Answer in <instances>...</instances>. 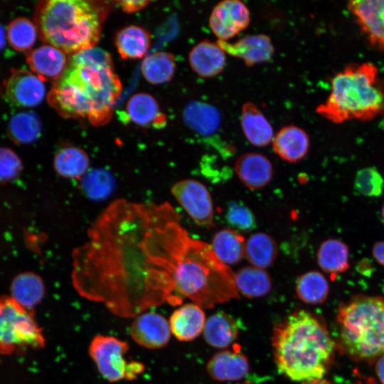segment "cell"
I'll list each match as a JSON object with an SVG mask.
<instances>
[{
	"label": "cell",
	"instance_id": "7a4b0ae2",
	"mask_svg": "<svg viewBox=\"0 0 384 384\" xmlns=\"http://www.w3.org/2000/svg\"><path fill=\"white\" fill-rule=\"evenodd\" d=\"M122 84L113 65L92 64L68 58V64L53 82L48 104L65 118H87L93 125L107 123Z\"/></svg>",
	"mask_w": 384,
	"mask_h": 384
},
{
	"label": "cell",
	"instance_id": "ab89813d",
	"mask_svg": "<svg viewBox=\"0 0 384 384\" xmlns=\"http://www.w3.org/2000/svg\"><path fill=\"white\" fill-rule=\"evenodd\" d=\"M23 170V163L18 154L7 147H0V183L16 179Z\"/></svg>",
	"mask_w": 384,
	"mask_h": 384
},
{
	"label": "cell",
	"instance_id": "836d02e7",
	"mask_svg": "<svg viewBox=\"0 0 384 384\" xmlns=\"http://www.w3.org/2000/svg\"><path fill=\"white\" fill-rule=\"evenodd\" d=\"M41 132V122L33 112H21L14 114L7 127L9 138L16 144L35 142Z\"/></svg>",
	"mask_w": 384,
	"mask_h": 384
},
{
	"label": "cell",
	"instance_id": "74e56055",
	"mask_svg": "<svg viewBox=\"0 0 384 384\" xmlns=\"http://www.w3.org/2000/svg\"><path fill=\"white\" fill-rule=\"evenodd\" d=\"M354 188L364 196L378 197L383 191L384 179L375 168L365 167L357 171Z\"/></svg>",
	"mask_w": 384,
	"mask_h": 384
},
{
	"label": "cell",
	"instance_id": "7402d4cb",
	"mask_svg": "<svg viewBox=\"0 0 384 384\" xmlns=\"http://www.w3.org/2000/svg\"><path fill=\"white\" fill-rule=\"evenodd\" d=\"M9 292V296L19 305L33 311L45 296L46 287L38 274L26 271L14 276L10 284Z\"/></svg>",
	"mask_w": 384,
	"mask_h": 384
},
{
	"label": "cell",
	"instance_id": "52a82bcc",
	"mask_svg": "<svg viewBox=\"0 0 384 384\" xmlns=\"http://www.w3.org/2000/svg\"><path fill=\"white\" fill-rule=\"evenodd\" d=\"M344 352L356 361L384 355V298L360 295L340 306L336 317Z\"/></svg>",
	"mask_w": 384,
	"mask_h": 384
},
{
	"label": "cell",
	"instance_id": "3957f363",
	"mask_svg": "<svg viewBox=\"0 0 384 384\" xmlns=\"http://www.w3.org/2000/svg\"><path fill=\"white\" fill-rule=\"evenodd\" d=\"M272 346L278 370L293 381L323 378L334 351L324 325L306 310L294 312L275 326Z\"/></svg>",
	"mask_w": 384,
	"mask_h": 384
},
{
	"label": "cell",
	"instance_id": "d6986e66",
	"mask_svg": "<svg viewBox=\"0 0 384 384\" xmlns=\"http://www.w3.org/2000/svg\"><path fill=\"white\" fill-rule=\"evenodd\" d=\"M192 70L200 77L210 78L220 74L226 63V53L217 42L208 39L195 45L188 54Z\"/></svg>",
	"mask_w": 384,
	"mask_h": 384
},
{
	"label": "cell",
	"instance_id": "4316f807",
	"mask_svg": "<svg viewBox=\"0 0 384 384\" xmlns=\"http://www.w3.org/2000/svg\"><path fill=\"white\" fill-rule=\"evenodd\" d=\"M235 285L239 294L255 299L267 295L272 289V279L265 270L252 265L245 266L235 273Z\"/></svg>",
	"mask_w": 384,
	"mask_h": 384
},
{
	"label": "cell",
	"instance_id": "7c38bea8",
	"mask_svg": "<svg viewBox=\"0 0 384 384\" xmlns=\"http://www.w3.org/2000/svg\"><path fill=\"white\" fill-rule=\"evenodd\" d=\"M45 82L25 69H12L4 83V94L16 106L31 107L39 105L46 95Z\"/></svg>",
	"mask_w": 384,
	"mask_h": 384
},
{
	"label": "cell",
	"instance_id": "b9f144b4",
	"mask_svg": "<svg viewBox=\"0 0 384 384\" xmlns=\"http://www.w3.org/2000/svg\"><path fill=\"white\" fill-rule=\"evenodd\" d=\"M372 254L377 262L384 267V240L378 241L374 243L372 248Z\"/></svg>",
	"mask_w": 384,
	"mask_h": 384
},
{
	"label": "cell",
	"instance_id": "5b68a950",
	"mask_svg": "<svg viewBox=\"0 0 384 384\" xmlns=\"http://www.w3.org/2000/svg\"><path fill=\"white\" fill-rule=\"evenodd\" d=\"M109 10L99 1H41L33 22L43 43L73 55L98 43Z\"/></svg>",
	"mask_w": 384,
	"mask_h": 384
},
{
	"label": "cell",
	"instance_id": "6da1fadb",
	"mask_svg": "<svg viewBox=\"0 0 384 384\" xmlns=\"http://www.w3.org/2000/svg\"><path fill=\"white\" fill-rule=\"evenodd\" d=\"M186 230L168 202L113 201L72 252L75 289L124 318L165 303L178 304L174 257Z\"/></svg>",
	"mask_w": 384,
	"mask_h": 384
},
{
	"label": "cell",
	"instance_id": "ba28073f",
	"mask_svg": "<svg viewBox=\"0 0 384 384\" xmlns=\"http://www.w3.org/2000/svg\"><path fill=\"white\" fill-rule=\"evenodd\" d=\"M42 329L33 317L9 295L0 296V355L20 353L45 346Z\"/></svg>",
	"mask_w": 384,
	"mask_h": 384
},
{
	"label": "cell",
	"instance_id": "bcb514c9",
	"mask_svg": "<svg viewBox=\"0 0 384 384\" xmlns=\"http://www.w3.org/2000/svg\"><path fill=\"white\" fill-rule=\"evenodd\" d=\"M381 218H382V221H383V225H384V203H383L382 208H381Z\"/></svg>",
	"mask_w": 384,
	"mask_h": 384
},
{
	"label": "cell",
	"instance_id": "d4e9b609",
	"mask_svg": "<svg viewBox=\"0 0 384 384\" xmlns=\"http://www.w3.org/2000/svg\"><path fill=\"white\" fill-rule=\"evenodd\" d=\"M203 333L208 345L225 348L236 340L239 328L233 317L223 311H218L208 318Z\"/></svg>",
	"mask_w": 384,
	"mask_h": 384
},
{
	"label": "cell",
	"instance_id": "8d00e7d4",
	"mask_svg": "<svg viewBox=\"0 0 384 384\" xmlns=\"http://www.w3.org/2000/svg\"><path fill=\"white\" fill-rule=\"evenodd\" d=\"M84 193L90 198L99 201L107 198L114 188V179L112 174L103 169L87 172L81 183Z\"/></svg>",
	"mask_w": 384,
	"mask_h": 384
},
{
	"label": "cell",
	"instance_id": "44dd1931",
	"mask_svg": "<svg viewBox=\"0 0 384 384\" xmlns=\"http://www.w3.org/2000/svg\"><path fill=\"white\" fill-rule=\"evenodd\" d=\"M206 321L203 309L194 303H187L173 311L169 323L177 340L191 341L203 332Z\"/></svg>",
	"mask_w": 384,
	"mask_h": 384
},
{
	"label": "cell",
	"instance_id": "8992f818",
	"mask_svg": "<svg viewBox=\"0 0 384 384\" xmlns=\"http://www.w3.org/2000/svg\"><path fill=\"white\" fill-rule=\"evenodd\" d=\"M316 111L336 124L383 115L384 78L371 63L350 64L331 78L330 93Z\"/></svg>",
	"mask_w": 384,
	"mask_h": 384
},
{
	"label": "cell",
	"instance_id": "7bdbcfd3",
	"mask_svg": "<svg viewBox=\"0 0 384 384\" xmlns=\"http://www.w3.org/2000/svg\"><path fill=\"white\" fill-rule=\"evenodd\" d=\"M375 373L381 384H384V355L377 359Z\"/></svg>",
	"mask_w": 384,
	"mask_h": 384
},
{
	"label": "cell",
	"instance_id": "f6af8a7d",
	"mask_svg": "<svg viewBox=\"0 0 384 384\" xmlns=\"http://www.w3.org/2000/svg\"><path fill=\"white\" fill-rule=\"evenodd\" d=\"M302 384H331L329 381L323 379H314L309 381L303 382Z\"/></svg>",
	"mask_w": 384,
	"mask_h": 384
},
{
	"label": "cell",
	"instance_id": "277c9868",
	"mask_svg": "<svg viewBox=\"0 0 384 384\" xmlns=\"http://www.w3.org/2000/svg\"><path fill=\"white\" fill-rule=\"evenodd\" d=\"M176 292L202 309L238 299L235 273L215 254L210 245L186 231L174 258Z\"/></svg>",
	"mask_w": 384,
	"mask_h": 384
},
{
	"label": "cell",
	"instance_id": "83f0119b",
	"mask_svg": "<svg viewBox=\"0 0 384 384\" xmlns=\"http://www.w3.org/2000/svg\"><path fill=\"white\" fill-rule=\"evenodd\" d=\"M316 261L319 267L330 274H337L349 268V249L342 240L329 238L319 247Z\"/></svg>",
	"mask_w": 384,
	"mask_h": 384
},
{
	"label": "cell",
	"instance_id": "4fadbf2b",
	"mask_svg": "<svg viewBox=\"0 0 384 384\" xmlns=\"http://www.w3.org/2000/svg\"><path fill=\"white\" fill-rule=\"evenodd\" d=\"M130 336L139 346L149 349L164 347L171 338L169 321L160 314L148 311L135 317L130 326Z\"/></svg>",
	"mask_w": 384,
	"mask_h": 384
},
{
	"label": "cell",
	"instance_id": "e0dca14e",
	"mask_svg": "<svg viewBox=\"0 0 384 384\" xmlns=\"http://www.w3.org/2000/svg\"><path fill=\"white\" fill-rule=\"evenodd\" d=\"M234 169L242 183L250 190L267 186L273 176V167L270 159L257 152L245 153L235 162Z\"/></svg>",
	"mask_w": 384,
	"mask_h": 384
},
{
	"label": "cell",
	"instance_id": "ffe728a7",
	"mask_svg": "<svg viewBox=\"0 0 384 384\" xmlns=\"http://www.w3.org/2000/svg\"><path fill=\"white\" fill-rule=\"evenodd\" d=\"M272 144L274 153L280 159L296 163L307 155L310 141L304 129L291 124L281 128L274 136Z\"/></svg>",
	"mask_w": 384,
	"mask_h": 384
},
{
	"label": "cell",
	"instance_id": "4dcf8cb0",
	"mask_svg": "<svg viewBox=\"0 0 384 384\" xmlns=\"http://www.w3.org/2000/svg\"><path fill=\"white\" fill-rule=\"evenodd\" d=\"M186 124L201 135H209L215 132L220 124L218 110L203 102H192L183 111Z\"/></svg>",
	"mask_w": 384,
	"mask_h": 384
},
{
	"label": "cell",
	"instance_id": "9a60e30c",
	"mask_svg": "<svg viewBox=\"0 0 384 384\" xmlns=\"http://www.w3.org/2000/svg\"><path fill=\"white\" fill-rule=\"evenodd\" d=\"M217 43L226 54L241 59L247 66L270 60L274 52L271 38L265 34L245 36L234 43Z\"/></svg>",
	"mask_w": 384,
	"mask_h": 384
},
{
	"label": "cell",
	"instance_id": "7dc6e473",
	"mask_svg": "<svg viewBox=\"0 0 384 384\" xmlns=\"http://www.w3.org/2000/svg\"><path fill=\"white\" fill-rule=\"evenodd\" d=\"M239 384H252L251 383H239Z\"/></svg>",
	"mask_w": 384,
	"mask_h": 384
},
{
	"label": "cell",
	"instance_id": "1f68e13d",
	"mask_svg": "<svg viewBox=\"0 0 384 384\" xmlns=\"http://www.w3.org/2000/svg\"><path fill=\"white\" fill-rule=\"evenodd\" d=\"M53 165L55 171L60 176L79 179L87 172L90 159L82 149L68 146L56 152Z\"/></svg>",
	"mask_w": 384,
	"mask_h": 384
},
{
	"label": "cell",
	"instance_id": "603a6c76",
	"mask_svg": "<svg viewBox=\"0 0 384 384\" xmlns=\"http://www.w3.org/2000/svg\"><path fill=\"white\" fill-rule=\"evenodd\" d=\"M240 124L248 142L255 146H265L272 142L274 130L260 110L252 102L243 104Z\"/></svg>",
	"mask_w": 384,
	"mask_h": 384
},
{
	"label": "cell",
	"instance_id": "f35d334b",
	"mask_svg": "<svg viewBox=\"0 0 384 384\" xmlns=\"http://www.w3.org/2000/svg\"><path fill=\"white\" fill-rule=\"evenodd\" d=\"M225 219L232 229L238 232L251 231L257 225L256 218L252 211L238 201H231L228 203Z\"/></svg>",
	"mask_w": 384,
	"mask_h": 384
},
{
	"label": "cell",
	"instance_id": "ee69618b",
	"mask_svg": "<svg viewBox=\"0 0 384 384\" xmlns=\"http://www.w3.org/2000/svg\"><path fill=\"white\" fill-rule=\"evenodd\" d=\"M6 33L4 27L0 24V50L4 47Z\"/></svg>",
	"mask_w": 384,
	"mask_h": 384
},
{
	"label": "cell",
	"instance_id": "d6a6232c",
	"mask_svg": "<svg viewBox=\"0 0 384 384\" xmlns=\"http://www.w3.org/2000/svg\"><path fill=\"white\" fill-rule=\"evenodd\" d=\"M295 291L298 298L304 303L319 304L328 298L329 284L321 272L311 270L298 277Z\"/></svg>",
	"mask_w": 384,
	"mask_h": 384
},
{
	"label": "cell",
	"instance_id": "cb8c5ba5",
	"mask_svg": "<svg viewBox=\"0 0 384 384\" xmlns=\"http://www.w3.org/2000/svg\"><path fill=\"white\" fill-rule=\"evenodd\" d=\"M126 110L129 118L139 126L162 128L166 124V117L161 112L157 101L148 93L132 95L127 103Z\"/></svg>",
	"mask_w": 384,
	"mask_h": 384
},
{
	"label": "cell",
	"instance_id": "e575fe53",
	"mask_svg": "<svg viewBox=\"0 0 384 384\" xmlns=\"http://www.w3.org/2000/svg\"><path fill=\"white\" fill-rule=\"evenodd\" d=\"M174 56L168 52L159 51L146 57L142 65V73L150 83L159 85L170 81L175 73Z\"/></svg>",
	"mask_w": 384,
	"mask_h": 384
},
{
	"label": "cell",
	"instance_id": "ac0fdd59",
	"mask_svg": "<svg viewBox=\"0 0 384 384\" xmlns=\"http://www.w3.org/2000/svg\"><path fill=\"white\" fill-rule=\"evenodd\" d=\"M206 370L213 380L220 382L240 380L249 370L247 356L238 349L223 350L208 361Z\"/></svg>",
	"mask_w": 384,
	"mask_h": 384
},
{
	"label": "cell",
	"instance_id": "9c48e42d",
	"mask_svg": "<svg viewBox=\"0 0 384 384\" xmlns=\"http://www.w3.org/2000/svg\"><path fill=\"white\" fill-rule=\"evenodd\" d=\"M129 350L127 342L112 336L97 335L89 345V355L100 375L107 381L132 380L145 369L142 363L127 361L125 354Z\"/></svg>",
	"mask_w": 384,
	"mask_h": 384
},
{
	"label": "cell",
	"instance_id": "2e32d148",
	"mask_svg": "<svg viewBox=\"0 0 384 384\" xmlns=\"http://www.w3.org/2000/svg\"><path fill=\"white\" fill-rule=\"evenodd\" d=\"M26 60L32 73L44 82L55 81L68 64L66 53L50 45L45 44L25 53Z\"/></svg>",
	"mask_w": 384,
	"mask_h": 384
},
{
	"label": "cell",
	"instance_id": "30bf717a",
	"mask_svg": "<svg viewBox=\"0 0 384 384\" xmlns=\"http://www.w3.org/2000/svg\"><path fill=\"white\" fill-rule=\"evenodd\" d=\"M171 193L193 221L202 227L213 225L214 209L206 186L198 180L186 178L175 183Z\"/></svg>",
	"mask_w": 384,
	"mask_h": 384
},
{
	"label": "cell",
	"instance_id": "f546056e",
	"mask_svg": "<svg viewBox=\"0 0 384 384\" xmlns=\"http://www.w3.org/2000/svg\"><path fill=\"white\" fill-rule=\"evenodd\" d=\"M277 255V244L266 233H253L245 240V257L252 266L265 270L274 262Z\"/></svg>",
	"mask_w": 384,
	"mask_h": 384
},
{
	"label": "cell",
	"instance_id": "f1b7e54d",
	"mask_svg": "<svg viewBox=\"0 0 384 384\" xmlns=\"http://www.w3.org/2000/svg\"><path fill=\"white\" fill-rule=\"evenodd\" d=\"M210 246L216 256L228 266L238 264L245 257V240L234 229L223 228L217 231Z\"/></svg>",
	"mask_w": 384,
	"mask_h": 384
},
{
	"label": "cell",
	"instance_id": "8fae6325",
	"mask_svg": "<svg viewBox=\"0 0 384 384\" xmlns=\"http://www.w3.org/2000/svg\"><path fill=\"white\" fill-rule=\"evenodd\" d=\"M208 22L219 41H228L247 28L250 10L241 1L224 0L213 7Z\"/></svg>",
	"mask_w": 384,
	"mask_h": 384
},
{
	"label": "cell",
	"instance_id": "484cf974",
	"mask_svg": "<svg viewBox=\"0 0 384 384\" xmlns=\"http://www.w3.org/2000/svg\"><path fill=\"white\" fill-rule=\"evenodd\" d=\"M151 40L150 33L146 29L132 25L119 31L114 42L122 58L138 59L146 54Z\"/></svg>",
	"mask_w": 384,
	"mask_h": 384
},
{
	"label": "cell",
	"instance_id": "60d3db41",
	"mask_svg": "<svg viewBox=\"0 0 384 384\" xmlns=\"http://www.w3.org/2000/svg\"><path fill=\"white\" fill-rule=\"evenodd\" d=\"M121 9L127 13H134L145 8L150 1H118L117 2Z\"/></svg>",
	"mask_w": 384,
	"mask_h": 384
},
{
	"label": "cell",
	"instance_id": "5bb4252c",
	"mask_svg": "<svg viewBox=\"0 0 384 384\" xmlns=\"http://www.w3.org/2000/svg\"><path fill=\"white\" fill-rule=\"evenodd\" d=\"M348 8L374 48L384 50V0H356Z\"/></svg>",
	"mask_w": 384,
	"mask_h": 384
},
{
	"label": "cell",
	"instance_id": "d590c367",
	"mask_svg": "<svg viewBox=\"0 0 384 384\" xmlns=\"http://www.w3.org/2000/svg\"><path fill=\"white\" fill-rule=\"evenodd\" d=\"M38 36L34 22L23 17L12 20L6 30V38L10 46L19 52L30 50Z\"/></svg>",
	"mask_w": 384,
	"mask_h": 384
}]
</instances>
